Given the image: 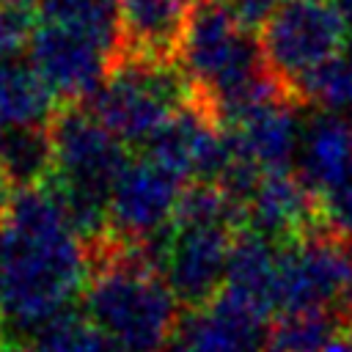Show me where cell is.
<instances>
[{
	"mask_svg": "<svg viewBox=\"0 0 352 352\" xmlns=\"http://www.w3.org/2000/svg\"><path fill=\"white\" fill-rule=\"evenodd\" d=\"M346 280V239L330 228L278 245V316L338 311Z\"/></svg>",
	"mask_w": 352,
	"mask_h": 352,
	"instance_id": "30bf717a",
	"label": "cell"
},
{
	"mask_svg": "<svg viewBox=\"0 0 352 352\" xmlns=\"http://www.w3.org/2000/svg\"><path fill=\"white\" fill-rule=\"evenodd\" d=\"M47 126H19L0 132V176L14 192L47 184L52 173V143Z\"/></svg>",
	"mask_w": 352,
	"mask_h": 352,
	"instance_id": "e0dca14e",
	"label": "cell"
},
{
	"mask_svg": "<svg viewBox=\"0 0 352 352\" xmlns=\"http://www.w3.org/2000/svg\"><path fill=\"white\" fill-rule=\"evenodd\" d=\"M256 36L278 91L300 107L316 77L338 63L352 41L336 0H278Z\"/></svg>",
	"mask_w": 352,
	"mask_h": 352,
	"instance_id": "5b68a950",
	"label": "cell"
},
{
	"mask_svg": "<svg viewBox=\"0 0 352 352\" xmlns=\"http://www.w3.org/2000/svg\"><path fill=\"white\" fill-rule=\"evenodd\" d=\"M297 110V102L278 96L231 121L226 132L234 154L261 173L294 170L305 124L300 121Z\"/></svg>",
	"mask_w": 352,
	"mask_h": 352,
	"instance_id": "4fadbf2b",
	"label": "cell"
},
{
	"mask_svg": "<svg viewBox=\"0 0 352 352\" xmlns=\"http://www.w3.org/2000/svg\"><path fill=\"white\" fill-rule=\"evenodd\" d=\"M176 63L190 102L223 129L248 110L283 96L264 63L258 36L236 19L226 0H198Z\"/></svg>",
	"mask_w": 352,
	"mask_h": 352,
	"instance_id": "7a4b0ae2",
	"label": "cell"
},
{
	"mask_svg": "<svg viewBox=\"0 0 352 352\" xmlns=\"http://www.w3.org/2000/svg\"><path fill=\"white\" fill-rule=\"evenodd\" d=\"M236 234L220 223H173L160 239L154 248L157 267L184 311L206 305L226 289Z\"/></svg>",
	"mask_w": 352,
	"mask_h": 352,
	"instance_id": "ba28073f",
	"label": "cell"
},
{
	"mask_svg": "<svg viewBox=\"0 0 352 352\" xmlns=\"http://www.w3.org/2000/svg\"><path fill=\"white\" fill-rule=\"evenodd\" d=\"M88 280V248L52 190L30 187L11 195L0 220V322L36 336L72 311Z\"/></svg>",
	"mask_w": 352,
	"mask_h": 352,
	"instance_id": "6da1fadb",
	"label": "cell"
},
{
	"mask_svg": "<svg viewBox=\"0 0 352 352\" xmlns=\"http://www.w3.org/2000/svg\"><path fill=\"white\" fill-rule=\"evenodd\" d=\"M226 292L264 316L275 314L278 311V245L258 234L239 231L234 236V248L228 258Z\"/></svg>",
	"mask_w": 352,
	"mask_h": 352,
	"instance_id": "9a60e30c",
	"label": "cell"
},
{
	"mask_svg": "<svg viewBox=\"0 0 352 352\" xmlns=\"http://www.w3.org/2000/svg\"><path fill=\"white\" fill-rule=\"evenodd\" d=\"M336 6H338V11L344 14V19H346V25H349V36H352V0H336Z\"/></svg>",
	"mask_w": 352,
	"mask_h": 352,
	"instance_id": "d4e9b609",
	"label": "cell"
},
{
	"mask_svg": "<svg viewBox=\"0 0 352 352\" xmlns=\"http://www.w3.org/2000/svg\"><path fill=\"white\" fill-rule=\"evenodd\" d=\"M47 129L52 143L47 187L69 214L85 248H94L110 236V192L129 162V151L82 104L60 107Z\"/></svg>",
	"mask_w": 352,
	"mask_h": 352,
	"instance_id": "277c9868",
	"label": "cell"
},
{
	"mask_svg": "<svg viewBox=\"0 0 352 352\" xmlns=\"http://www.w3.org/2000/svg\"><path fill=\"white\" fill-rule=\"evenodd\" d=\"M344 324L338 311L278 316L270 327V352H322Z\"/></svg>",
	"mask_w": 352,
	"mask_h": 352,
	"instance_id": "ac0fdd59",
	"label": "cell"
},
{
	"mask_svg": "<svg viewBox=\"0 0 352 352\" xmlns=\"http://www.w3.org/2000/svg\"><path fill=\"white\" fill-rule=\"evenodd\" d=\"M338 314H341V319L352 327V239H346V280H344Z\"/></svg>",
	"mask_w": 352,
	"mask_h": 352,
	"instance_id": "44dd1931",
	"label": "cell"
},
{
	"mask_svg": "<svg viewBox=\"0 0 352 352\" xmlns=\"http://www.w3.org/2000/svg\"><path fill=\"white\" fill-rule=\"evenodd\" d=\"M297 173L324 228L352 239V126L336 113H311L302 124Z\"/></svg>",
	"mask_w": 352,
	"mask_h": 352,
	"instance_id": "52a82bcc",
	"label": "cell"
},
{
	"mask_svg": "<svg viewBox=\"0 0 352 352\" xmlns=\"http://www.w3.org/2000/svg\"><path fill=\"white\" fill-rule=\"evenodd\" d=\"M0 352H30V346H22V341L11 336L0 322Z\"/></svg>",
	"mask_w": 352,
	"mask_h": 352,
	"instance_id": "603a6c76",
	"label": "cell"
},
{
	"mask_svg": "<svg viewBox=\"0 0 352 352\" xmlns=\"http://www.w3.org/2000/svg\"><path fill=\"white\" fill-rule=\"evenodd\" d=\"M30 352H121V349L110 338H104L85 319V314L66 311L33 336Z\"/></svg>",
	"mask_w": 352,
	"mask_h": 352,
	"instance_id": "d6986e66",
	"label": "cell"
},
{
	"mask_svg": "<svg viewBox=\"0 0 352 352\" xmlns=\"http://www.w3.org/2000/svg\"><path fill=\"white\" fill-rule=\"evenodd\" d=\"M33 28V0H11L0 6V60L22 55L28 50Z\"/></svg>",
	"mask_w": 352,
	"mask_h": 352,
	"instance_id": "ffe728a7",
	"label": "cell"
},
{
	"mask_svg": "<svg viewBox=\"0 0 352 352\" xmlns=\"http://www.w3.org/2000/svg\"><path fill=\"white\" fill-rule=\"evenodd\" d=\"M55 113V96L36 74L28 55L0 60V132L47 126Z\"/></svg>",
	"mask_w": 352,
	"mask_h": 352,
	"instance_id": "2e32d148",
	"label": "cell"
},
{
	"mask_svg": "<svg viewBox=\"0 0 352 352\" xmlns=\"http://www.w3.org/2000/svg\"><path fill=\"white\" fill-rule=\"evenodd\" d=\"M198 0H118L124 58L176 63Z\"/></svg>",
	"mask_w": 352,
	"mask_h": 352,
	"instance_id": "5bb4252c",
	"label": "cell"
},
{
	"mask_svg": "<svg viewBox=\"0 0 352 352\" xmlns=\"http://www.w3.org/2000/svg\"><path fill=\"white\" fill-rule=\"evenodd\" d=\"M324 228L316 201L297 170L261 173L242 204V231L275 245Z\"/></svg>",
	"mask_w": 352,
	"mask_h": 352,
	"instance_id": "8fae6325",
	"label": "cell"
},
{
	"mask_svg": "<svg viewBox=\"0 0 352 352\" xmlns=\"http://www.w3.org/2000/svg\"><path fill=\"white\" fill-rule=\"evenodd\" d=\"M184 187L187 182L157 160L129 157L110 192V234L126 245L154 248L170 231Z\"/></svg>",
	"mask_w": 352,
	"mask_h": 352,
	"instance_id": "9c48e42d",
	"label": "cell"
},
{
	"mask_svg": "<svg viewBox=\"0 0 352 352\" xmlns=\"http://www.w3.org/2000/svg\"><path fill=\"white\" fill-rule=\"evenodd\" d=\"M184 352H270V322L226 289L201 308L182 311L173 330Z\"/></svg>",
	"mask_w": 352,
	"mask_h": 352,
	"instance_id": "7c38bea8",
	"label": "cell"
},
{
	"mask_svg": "<svg viewBox=\"0 0 352 352\" xmlns=\"http://www.w3.org/2000/svg\"><path fill=\"white\" fill-rule=\"evenodd\" d=\"M6 3H11V0H0V6H6Z\"/></svg>",
	"mask_w": 352,
	"mask_h": 352,
	"instance_id": "484cf974",
	"label": "cell"
},
{
	"mask_svg": "<svg viewBox=\"0 0 352 352\" xmlns=\"http://www.w3.org/2000/svg\"><path fill=\"white\" fill-rule=\"evenodd\" d=\"M80 300L85 319L121 352H160L182 319V305L151 250L113 234L88 248V280Z\"/></svg>",
	"mask_w": 352,
	"mask_h": 352,
	"instance_id": "3957f363",
	"label": "cell"
},
{
	"mask_svg": "<svg viewBox=\"0 0 352 352\" xmlns=\"http://www.w3.org/2000/svg\"><path fill=\"white\" fill-rule=\"evenodd\" d=\"M187 102L190 88L179 63L118 55L88 99V110L126 148L143 151Z\"/></svg>",
	"mask_w": 352,
	"mask_h": 352,
	"instance_id": "8992f818",
	"label": "cell"
},
{
	"mask_svg": "<svg viewBox=\"0 0 352 352\" xmlns=\"http://www.w3.org/2000/svg\"><path fill=\"white\" fill-rule=\"evenodd\" d=\"M11 195H14V190H11L8 182L0 176V220H3V214H6V209H8V204H11Z\"/></svg>",
	"mask_w": 352,
	"mask_h": 352,
	"instance_id": "cb8c5ba5",
	"label": "cell"
},
{
	"mask_svg": "<svg viewBox=\"0 0 352 352\" xmlns=\"http://www.w3.org/2000/svg\"><path fill=\"white\" fill-rule=\"evenodd\" d=\"M322 352H352V327L344 324Z\"/></svg>",
	"mask_w": 352,
	"mask_h": 352,
	"instance_id": "7402d4cb",
	"label": "cell"
}]
</instances>
